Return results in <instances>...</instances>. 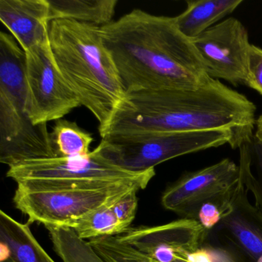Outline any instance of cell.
Returning a JSON list of instances; mask_svg holds the SVG:
<instances>
[{"label": "cell", "instance_id": "18", "mask_svg": "<svg viewBox=\"0 0 262 262\" xmlns=\"http://www.w3.org/2000/svg\"><path fill=\"white\" fill-rule=\"evenodd\" d=\"M237 148L240 151L241 181L262 211V145L254 140V135H248L241 139Z\"/></svg>", "mask_w": 262, "mask_h": 262}, {"label": "cell", "instance_id": "4", "mask_svg": "<svg viewBox=\"0 0 262 262\" xmlns=\"http://www.w3.org/2000/svg\"><path fill=\"white\" fill-rule=\"evenodd\" d=\"M26 53L11 34L0 33V162L9 168L54 158L47 125H35L27 113Z\"/></svg>", "mask_w": 262, "mask_h": 262}, {"label": "cell", "instance_id": "5", "mask_svg": "<svg viewBox=\"0 0 262 262\" xmlns=\"http://www.w3.org/2000/svg\"><path fill=\"white\" fill-rule=\"evenodd\" d=\"M7 177L29 189L90 187L102 188L131 182L146 188L156 176L155 169L131 172L108 160L99 145L83 157L46 158L25 161L9 168Z\"/></svg>", "mask_w": 262, "mask_h": 262}, {"label": "cell", "instance_id": "23", "mask_svg": "<svg viewBox=\"0 0 262 262\" xmlns=\"http://www.w3.org/2000/svg\"><path fill=\"white\" fill-rule=\"evenodd\" d=\"M245 85L262 95V49L251 45Z\"/></svg>", "mask_w": 262, "mask_h": 262}, {"label": "cell", "instance_id": "21", "mask_svg": "<svg viewBox=\"0 0 262 262\" xmlns=\"http://www.w3.org/2000/svg\"><path fill=\"white\" fill-rule=\"evenodd\" d=\"M97 252L107 262H153L148 255L116 237L101 242Z\"/></svg>", "mask_w": 262, "mask_h": 262}, {"label": "cell", "instance_id": "25", "mask_svg": "<svg viewBox=\"0 0 262 262\" xmlns=\"http://www.w3.org/2000/svg\"><path fill=\"white\" fill-rule=\"evenodd\" d=\"M0 249H1L0 262H17L10 254V251L5 245L0 244Z\"/></svg>", "mask_w": 262, "mask_h": 262}, {"label": "cell", "instance_id": "13", "mask_svg": "<svg viewBox=\"0 0 262 262\" xmlns=\"http://www.w3.org/2000/svg\"><path fill=\"white\" fill-rule=\"evenodd\" d=\"M0 19L25 52L50 40L48 0H1Z\"/></svg>", "mask_w": 262, "mask_h": 262}, {"label": "cell", "instance_id": "22", "mask_svg": "<svg viewBox=\"0 0 262 262\" xmlns=\"http://www.w3.org/2000/svg\"><path fill=\"white\" fill-rule=\"evenodd\" d=\"M133 189L119 198L111 205L112 210L121 223L130 228L132 222L135 219L138 207L137 191Z\"/></svg>", "mask_w": 262, "mask_h": 262}, {"label": "cell", "instance_id": "24", "mask_svg": "<svg viewBox=\"0 0 262 262\" xmlns=\"http://www.w3.org/2000/svg\"><path fill=\"white\" fill-rule=\"evenodd\" d=\"M171 262L216 261H214L212 254L211 253L208 252L206 249L201 247L200 248L197 250L183 249L182 248V249L174 251V255H173L172 260H171Z\"/></svg>", "mask_w": 262, "mask_h": 262}, {"label": "cell", "instance_id": "26", "mask_svg": "<svg viewBox=\"0 0 262 262\" xmlns=\"http://www.w3.org/2000/svg\"><path fill=\"white\" fill-rule=\"evenodd\" d=\"M255 127L254 139L262 145V115L256 119Z\"/></svg>", "mask_w": 262, "mask_h": 262}, {"label": "cell", "instance_id": "1", "mask_svg": "<svg viewBox=\"0 0 262 262\" xmlns=\"http://www.w3.org/2000/svg\"><path fill=\"white\" fill-rule=\"evenodd\" d=\"M125 94L140 90H196L211 77L174 17L134 10L100 27Z\"/></svg>", "mask_w": 262, "mask_h": 262}, {"label": "cell", "instance_id": "8", "mask_svg": "<svg viewBox=\"0 0 262 262\" xmlns=\"http://www.w3.org/2000/svg\"><path fill=\"white\" fill-rule=\"evenodd\" d=\"M27 113L35 125L62 119L81 106L80 101L59 71L50 40L25 52Z\"/></svg>", "mask_w": 262, "mask_h": 262}, {"label": "cell", "instance_id": "6", "mask_svg": "<svg viewBox=\"0 0 262 262\" xmlns=\"http://www.w3.org/2000/svg\"><path fill=\"white\" fill-rule=\"evenodd\" d=\"M238 137L231 130L148 133L102 139V154L120 168L144 172L170 159L230 144L235 148Z\"/></svg>", "mask_w": 262, "mask_h": 262}, {"label": "cell", "instance_id": "19", "mask_svg": "<svg viewBox=\"0 0 262 262\" xmlns=\"http://www.w3.org/2000/svg\"><path fill=\"white\" fill-rule=\"evenodd\" d=\"M53 248L63 262H107L89 242L80 238L73 229L47 225Z\"/></svg>", "mask_w": 262, "mask_h": 262}, {"label": "cell", "instance_id": "10", "mask_svg": "<svg viewBox=\"0 0 262 262\" xmlns=\"http://www.w3.org/2000/svg\"><path fill=\"white\" fill-rule=\"evenodd\" d=\"M248 30L229 18L191 39L210 77L234 85L245 84L251 44Z\"/></svg>", "mask_w": 262, "mask_h": 262}, {"label": "cell", "instance_id": "16", "mask_svg": "<svg viewBox=\"0 0 262 262\" xmlns=\"http://www.w3.org/2000/svg\"><path fill=\"white\" fill-rule=\"evenodd\" d=\"M50 22L69 19L102 27L111 24L117 0H48Z\"/></svg>", "mask_w": 262, "mask_h": 262}, {"label": "cell", "instance_id": "14", "mask_svg": "<svg viewBox=\"0 0 262 262\" xmlns=\"http://www.w3.org/2000/svg\"><path fill=\"white\" fill-rule=\"evenodd\" d=\"M242 0H192L187 1V8L174 17L182 34L193 39L232 13Z\"/></svg>", "mask_w": 262, "mask_h": 262}, {"label": "cell", "instance_id": "2", "mask_svg": "<svg viewBox=\"0 0 262 262\" xmlns=\"http://www.w3.org/2000/svg\"><path fill=\"white\" fill-rule=\"evenodd\" d=\"M256 106L246 96L211 79L196 90H140L125 94L102 139L148 133L231 130L253 133Z\"/></svg>", "mask_w": 262, "mask_h": 262}, {"label": "cell", "instance_id": "3", "mask_svg": "<svg viewBox=\"0 0 262 262\" xmlns=\"http://www.w3.org/2000/svg\"><path fill=\"white\" fill-rule=\"evenodd\" d=\"M50 44L59 71L77 95L81 105L97 119L100 133L125 96L100 27L56 19L50 23Z\"/></svg>", "mask_w": 262, "mask_h": 262}, {"label": "cell", "instance_id": "9", "mask_svg": "<svg viewBox=\"0 0 262 262\" xmlns=\"http://www.w3.org/2000/svg\"><path fill=\"white\" fill-rule=\"evenodd\" d=\"M241 182L240 167L229 159L197 171H186L170 184L162 196V205L182 219L197 221L205 204L229 208Z\"/></svg>", "mask_w": 262, "mask_h": 262}, {"label": "cell", "instance_id": "17", "mask_svg": "<svg viewBox=\"0 0 262 262\" xmlns=\"http://www.w3.org/2000/svg\"><path fill=\"white\" fill-rule=\"evenodd\" d=\"M50 143L55 157H83L90 154L93 142L91 133L81 128L76 122L61 119L56 121L51 133Z\"/></svg>", "mask_w": 262, "mask_h": 262}, {"label": "cell", "instance_id": "12", "mask_svg": "<svg viewBox=\"0 0 262 262\" xmlns=\"http://www.w3.org/2000/svg\"><path fill=\"white\" fill-rule=\"evenodd\" d=\"M208 231L194 219H181L154 227L130 228L116 235L119 241L148 256L165 248L198 249L205 242Z\"/></svg>", "mask_w": 262, "mask_h": 262}, {"label": "cell", "instance_id": "20", "mask_svg": "<svg viewBox=\"0 0 262 262\" xmlns=\"http://www.w3.org/2000/svg\"><path fill=\"white\" fill-rule=\"evenodd\" d=\"M111 205H104L87 213L72 222L69 228L83 240L119 235L125 233L129 228L119 222L112 210Z\"/></svg>", "mask_w": 262, "mask_h": 262}, {"label": "cell", "instance_id": "15", "mask_svg": "<svg viewBox=\"0 0 262 262\" xmlns=\"http://www.w3.org/2000/svg\"><path fill=\"white\" fill-rule=\"evenodd\" d=\"M0 244L17 262H55L36 240L28 223L17 222L0 211Z\"/></svg>", "mask_w": 262, "mask_h": 262}, {"label": "cell", "instance_id": "7", "mask_svg": "<svg viewBox=\"0 0 262 262\" xmlns=\"http://www.w3.org/2000/svg\"><path fill=\"white\" fill-rule=\"evenodd\" d=\"M133 189L143 188L131 182H121L102 188L62 187L29 189L17 185L13 203L27 216L29 225L39 222L44 226L69 228L72 222L96 208L113 205Z\"/></svg>", "mask_w": 262, "mask_h": 262}, {"label": "cell", "instance_id": "11", "mask_svg": "<svg viewBox=\"0 0 262 262\" xmlns=\"http://www.w3.org/2000/svg\"><path fill=\"white\" fill-rule=\"evenodd\" d=\"M211 231L233 262H262V211L250 202L242 181L229 209Z\"/></svg>", "mask_w": 262, "mask_h": 262}]
</instances>
